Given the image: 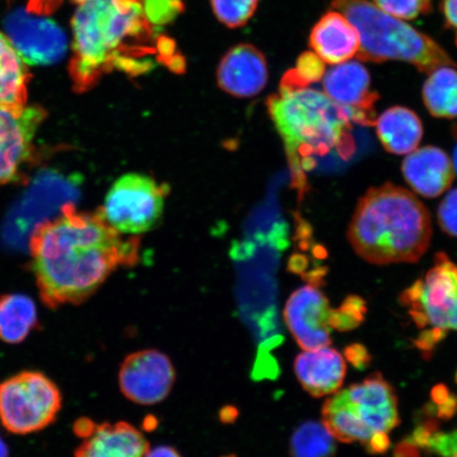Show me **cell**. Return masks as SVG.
<instances>
[{
    "instance_id": "6da1fadb",
    "label": "cell",
    "mask_w": 457,
    "mask_h": 457,
    "mask_svg": "<svg viewBox=\"0 0 457 457\" xmlns=\"http://www.w3.org/2000/svg\"><path fill=\"white\" fill-rule=\"evenodd\" d=\"M29 248L39 296L54 310L81 304L118 267L135 265L139 242L124 238L99 212H78L67 204L34 228Z\"/></svg>"
},
{
    "instance_id": "7a4b0ae2",
    "label": "cell",
    "mask_w": 457,
    "mask_h": 457,
    "mask_svg": "<svg viewBox=\"0 0 457 457\" xmlns=\"http://www.w3.org/2000/svg\"><path fill=\"white\" fill-rule=\"evenodd\" d=\"M267 104L287 151L300 195L305 192V175L313 168V156L337 150L348 159L355 151L351 130L352 122L358 124L356 112L337 104L327 95L308 87H281Z\"/></svg>"
},
{
    "instance_id": "3957f363",
    "label": "cell",
    "mask_w": 457,
    "mask_h": 457,
    "mask_svg": "<svg viewBox=\"0 0 457 457\" xmlns=\"http://www.w3.org/2000/svg\"><path fill=\"white\" fill-rule=\"evenodd\" d=\"M73 56L70 73L78 93L88 90L111 68L145 71L128 55L129 43L145 41L152 29L142 0H89L72 19Z\"/></svg>"
},
{
    "instance_id": "277c9868",
    "label": "cell",
    "mask_w": 457,
    "mask_h": 457,
    "mask_svg": "<svg viewBox=\"0 0 457 457\" xmlns=\"http://www.w3.org/2000/svg\"><path fill=\"white\" fill-rule=\"evenodd\" d=\"M347 237L357 254L371 264L415 262L430 245V214L403 187L370 188L359 200Z\"/></svg>"
},
{
    "instance_id": "5b68a950",
    "label": "cell",
    "mask_w": 457,
    "mask_h": 457,
    "mask_svg": "<svg viewBox=\"0 0 457 457\" xmlns=\"http://www.w3.org/2000/svg\"><path fill=\"white\" fill-rule=\"evenodd\" d=\"M331 7L356 28L360 61L405 62L425 73L442 66L456 67V62L433 38L388 15L369 0H333Z\"/></svg>"
},
{
    "instance_id": "8992f818",
    "label": "cell",
    "mask_w": 457,
    "mask_h": 457,
    "mask_svg": "<svg viewBox=\"0 0 457 457\" xmlns=\"http://www.w3.org/2000/svg\"><path fill=\"white\" fill-rule=\"evenodd\" d=\"M61 408L60 388L39 371H21L0 384V422L17 436L44 430Z\"/></svg>"
},
{
    "instance_id": "52a82bcc",
    "label": "cell",
    "mask_w": 457,
    "mask_h": 457,
    "mask_svg": "<svg viewBox=\"0 0 457 457\" xmlns=\"http://www.w3.org/2000/svg\"><path fill=\"white\" fill-rule=\"evenodd\" d=\"M163 188L146 175H124L107 193L99 213L108 225L123 236L150 231L163 213Z\"/></svg>"
},
{
    "instance_id": "ba28073f",
    "label": "cell",
    "mask_w": 457,
    "mask_h": 457,
    "mask_svg": "<svg viewBox=\"0 0 457 457\" xmlns=\"http://www.w3.org/2000/svg\"><path fill=\"white\" fill-rule=\"evenodd\" d=\"M419 328L431 324L447 330L449 312L457 301V266L445 253H437L434 266L400 296Z\"/></svg>"
},
{
    "instance_id": "9c48e42d",
    "label": "cell",
    "mask_w": 457,
    "mask_h": 457,
    "mask_svg": "<svg viewBox=\"0 0 457 457\" xmlns=\"http://www.w3.org/2000/svg\"><path fill=\"white\" fill-rule=\"evenodd\" d=\"M46 119L42 107H0V187L21 179L34 156V138Z\"/></svg>"
},
{
    "instance_id": "30bf717a",
    "label": "cell",
    "mask_w": 457,
    "mask_h": 457,
    "mask_svg": "<svg viewBox=\"0 0 457 457\" xmlns=\"http://www.w3.org/2000/svg\"><path fill=\"white\" fill-rule=\"evenodd\" d=\"M175 382V370L163 353L145 350L125 358L119 385L124 396L135 403L152 405L168 397Z\"/></svg>"
},
{
    "instance_id": "8fae6325",
    "label": "cell",
    "mask_w": 457,
    "mask_h": 457,
    "mask_svg": "<svg viewBox=\"0 0 457 457\" xmlns=\"http://www.w3.org/2000/svg\"><path fill=\"white\" fill-rule=\"evenodd\" d=\"M330 311L327 296L317 286L308 284L291 295L284 311L285 322L305 351L330 345Z\"/></svg>"
},
{
    "instance_id": "7c38bea8",
    "label": "cell",
    "mask_w": 457,
    "mask_h": 457,
    "mask_svg": "<svg viewBox=\"0 0 457 457\" xmlns=\"http://www.w3.org/2000/svg\"><path fill=\"white\" fill-rule=\"evenodd\" d=\"M7 30L11 42L29 64H53L66 54L65 33L54 21L16 12L10 16Z\"/></svg>"
},
{
    "instance_id": "4fadbf2b",
    "label": "cell",
    "mask_w": 457,
    "mask_h": 457,
    "mask_svg": "<svg viewBox=\"0 0 457 457\" xmlns=\"http://www.w3.org/2000/svg\"><path fill=\"white\" fill-rule=\"evenodd\" d=\"M325 95L337 104L352 108L358 124L370 127L376 123L375 103L379 96L370 90V76L359 62H341L323 77Z\"/></svg>"
},
{
    "instance_id": "5bb4252c",
    "label": "cell",
    "mask_w": 457,
    "mask_h": 457,
    "mask_svg": "<svg viewBox=\"0 0 457 457\" xmlns=\"http://www.w3.org/2000/svg\"><path fill=\"white\" fill-rule=\"evenodd\" d=\"M76 433L83 442L74 457H145L150 449L143 434L128 422L95 425L81 420Z\"/></svg>"
},
{
    "instance_id": "9a60e30c",
    "label": "cell",
    "mask_w": 457,
    "mask_h": 457,
    "mask_svg": "<svg viewBox=\"0 0 457 457\" xmlns=\"http://www.w3.org/2000/svg\"><path fill=\"white\" fill-rule=\"evenodd\" d=\"M217 79L222 90L238 98L259 95L268 81L264 54L251 45H238L221 60Z\"/></svg>"
},
{
    "instance_id": "2e32d148",
    "label": "cell",
    "mask_w": 457,
    "mask_h": 457,
    "mask_svg": "<svg viewBox=\"0 0 457 457\" xmlns=\"http://www.w3.org/2000/svg\"><path fill=\"white\" fill-rule=\"evenodd\" d=\"M403 173L409 186L427 198L442 195L454 180L453 162L436 146H425L410 153L403 163Z\"/></svg>"
},
{
    "instance_id": "e0dca14e",
    "label": "cell",
    "mask_w": 457,
    "mask_h": 457,
    "mask_svg": "<svg viewBox=\"0 0 457 457\" xmlns=\"http://www.w3.org/2000/svg\"><path fill=\"white\" fill-rule=\"evenodd\" d=\"M295 370L304 390L317 398L338 391L346 374L341 353L327 346L300 353L295 359Z\"/></svg>"
},
{
    "instance_id": "ac0fdd59",
    "label": "cell",
    "mask_w": 457,
    "mask_h": 457,
    "mask_svg": "<svg viewBox=\"0 0 457 457\" xmlns=\"http://www.w3.org/2000/svg\"><path fill=\"white\" fill-rule=\"evenodd\" d=\"M310 46L325 62L338 65L357 55L360 37L345 15L329 11L312 29Z\"/></svg>"
},
{
    "instance_id": "d6986e66",
    "label": "cell",
    "mask_w": 457,
    "mask_h": 457,
    "mask_svg": "<svg viewBox=\"0 0 457 457\" xmlns=\"http://www.w3.org/2000/svg\"><path fill=\"white\" fill-rule=\"evenodd\" d=\"M30 79L27 62L11 39L0 32V107L24 110Z\"/></svg>"
},
{
    "instance_id": "ffe728a7",
    "label": "cell",
    "mask_w": 457,
    "mask_h": 457,
    "mask_svg": "<svg viewBox=\"0 0 457 457\" xmlns=\"http://www.w3.org/2000/svg\"><path fill=\"white\" fill-rule=\"evenodd\" d=\"M375 124L381 145L395 155L414 152L421 141L420 119L409 108L392 107L382 113Z\"/></svg>"
},
{
    "instance_id": "44dd1931",
    "label": "cell",
    "mask_w": 457,
    "mask_h": 457,
    "mask_svg": "<svg viewBox=\"0 0 457 457\" xmlns=\"http://www.w3.org/2000/svg\"><path fill=\"white\" fill-rule=\"evenodd\" d=\"M323 425L333 436L343 443H367L375 433L360 419L342 391L325 402Z\"/></svg>"
},
{
    "instance_id": "7402d4cb",
    "label": "cell",
    "mask_w": 457,
    "mask_h": 457,
    "mask_svg": "<svg viewBox=\"0 0 457 457\" xmlns=\"http://www.w3.org/2000/svg\"><path fill=\"white\" fill-rule=\"evenodd\" d=\"M37 325L36 303L24 295L0 298V340L17 345L24 341Z\"/></svg>"
},
{
    "instance_id": "603a6c76",
    "label": "cell",
    "mask_w": 457,
    "mask_h": 457,
    "mask_svg": "<svg viewBox=\"0 0 457 457\" xmlns=\"http://www.w3.org/2000/svg\"><path fill=\"white\" fill-rule=\"evenodd\" d=\"M453 66H442L428 73L422 88V98L432 116L457 118V71Z\"/></svg>"
},
{
    "instance_id": "cb8c5ba5",
    "label": "cell",
    "mask_w": 457,
    "mask_h": 457,
    "mask_svg": "<svg viewBox=\"0 0 457 457\" xmlns=\"http://www.w3.org/2000/svg\"><path fill=\"white\" fill-rule=\"evenodd\" d=\"M336 442L327 427L317 421H306L290 439L293 457H335Z\"/></svg>"
},
{
    "instance_id": "d4e9b609",
    "label": "cell",
    "mask_w": 457,
    "mask_h": 457,
    "mask_svg": "<svg viewBox=\"0 0 457 457\" xmlns=\"http://www.w3.org/2000/svg\"><path fill=\"white\" fill-rule=\"evenodd\" d=\"M342 393L348 402L359 407L374 408L397 403L394 388L380 373L370 375L361 384L353 385Z\"/></svg>"
},
{
    "instance_id": "484cf974",
    "label": "cell",
    "mask_w": 457,
    "mask_h": 457,
    "mask_svg": "<svg viewBox=\"0 0 457 457\" xmlns=\"http://www.w3.org/2000/svg\"><path fill=\"white\" fill-rule=\"evenodd\" d=\"M217 19L230 28L247 24L257 8L259 0H211Z\"/></svg>"
},
{
    "instance_id": "4316f807",
    "label": "cell",
    "mask_w": 457,
    "mask_h": 457,
    "mask_svg": "<svg viewBox=\"0 0 457 457\" xmlns=\"http://www.w3.org/2000/svg\"><path fill=\"white\" fill-rule=\"evenodd\" d=\"M365 313L367 305L363 299L357 295L347 296L339 310L330 311V328L340 331L355 329L364 321Z\"/></svg>"
},
{
    "instance_id": "83f0119b",
    "label": "cell",
    "mask_w": 457,
    "mask_h": 457,
    "mask_svg": "<svg viewBox=\"0 0 457 457\" xmlns=\"http://www.w3.org/2000/svg\"><path fill=\"white\" fill-rule=\"evenodd\" d=\"M351 405L360 416V419L374 432H390L392 428L399 425L397 403H391L374 408L359 407V405L352 403Z\"/></svg>"
},
{
    "instance_id": "f1b7e54d",
    "label": "cell",
    "mask_w": 457,
    "mask_h": 457,
    "mask_svg": "<svg viewBox=\"0 0 457 457\" xmlns=\"http://www.w3.org/2000/svg\"><path fill=\"white\" fill-rule=\"evenodd\" d=\"M380 10L402 20H415L432 11L433 0H373Z\"/></svg>"
},
{
    "instance_id": "f546056e",
    "label": "cell",
    "mask_w": 457,
    "mask_h": 457,
    "mask_svg": "<svg viewBox=\"0 0 457 457\" xmlns=\"http://www.w3.org/2000/svg\"><path fill=\"white\" fill-rule=\"evenodd\" d=\"M142 5L147 21L154 26L169 24L184 9L180 0H142Z\"/></svg>"
},
{
    "instance_id": "4dcf8cb0",
    "label": "cell",
    "mask_w": 457,
    "mask_h": 457,
    "mask_svg": "<svg viewBox=\"0 0 457 457\" xmlns=\"http://www.w3.org/2000/svg\"><path fill=\"white\" fill-rule=\"evenodd\" d=\"M296 76L306 86L319 82L325 74V62L313 51H305L299 56L295 68Z\"/></svg>"
},
{
    "instance_id": "1f68e13d",
    "label": "cell",
    "mask_w": 457,
    "mask_h": 457,
    "mask_svg": "<svg viewBox=\"0 0 457 457\" xmlns=\"http://www.w3.org/2000/svg\"><path fill=\"white\" fill-rule=\"evenodd\" d=\"M438 222L445 233L457 237V188L450 191L439 205Z\"/></svg>"
},
{
    "instance_id": "d6a6232c",
    "label": "cell",
    "mask_w": 457,
    "mask_h": 457,
    "mask_svg": "<svg viewBox=\"0 0 457 457\" xmlns=\"http://www.w3.org/2000/svg\"><path fill=\"white\" fill-rule=\"evenodd\" d=\"M426 450L444 457H457V430L451 433L438 430L434 433Z\"/></svg>"
},
{
    "instance_id": "836d02e7",
    "label": "cell",
    "mask_w": 457,
    "mask_h": 457,
    "mask_svg": "<svg viewBox=\"0 0 457 457\" xmlns=\"http://www.w3.org/2000/svg\"><path fill=\"white\" fill-rule=\"evenodd\" d=\"M345 356L347 361L350 362L353 368L358 370H363L370 367L371 357L368 348L360 343H353V345L346 346L345 350Z\"/></svg>"
},
{
    "instance_id": "e575fe53",
    "label": "cell",
    "mask_w": 457,
    "mask_h": 457,
    "mask_svg": "<svg viewBox=\"0 0 457 457\" xmlns=\"http://www.w3.org/2000/svg\"><path fill=\"white\" fill-rule=\"evenodd\" d=\"M445 337V330L434 328L430 330L422 331L419 338L415 340V345L425 353H431L437 343L441 342Z\"/></svg>"
},
{
    "instance_id": "d590c367",
    "label": "cell",
    "mask_w": 457,
    "mask_h": 457,
    "mask_svg": "<svg viewBox=\"0 0 457 457\" xmlns=\"http://www.w3.org/2000/svg\"><path fill=\"white\" fill-rule=\"evenodd\" d=\"M457 410V397L451 394L447 402L443 404L434 405L433 403L428 404L425 411L428 415H436L439 419L449 420L453 417Z\"/></svg>"
},
{
    "instance_id": "8d00e7d4",
    "label": "cell",
    "mask_w": 457,
    "mask_h": 457,
    "mask_svg": "<svg viewBox=\"0 0 457 457\" xmlns=\"http://www.w3.org/2000/svg\"><path fill=\"white\" fill-rule=\"evenodd\" d=\"M363 445L365 450L370 454H385L391 447L390 438L385 432H375Z\"/></svg>"
},
{
    "instance_id": "74e56055",
    "label": "cell",
    "mask_w": 457,
    "mask_h": 457,
    "mask_svg": "<svg viewBox=\"0 0 457 457\" xmlns=\"http://www.w3.org/2000/svg\"><path fill=\"white\" fill-rule=\"evenodd\" d=\"M60 2L61 0H31L29 4V11L37 14L50 13L60 4ZM72 2L81 4L89 0H72Z\"/></svg>"
},
{
    "instance_id": "f35d334b",
    "label": "cell",
    "mask_w": 457,
    "mask_h": 457,
    "mask_svg": "<svg viewBox=\"0 0 457 457\" xmlns=\"http://www.w3.org/2000/svg\"><path fill=\"white\" fill-rule=\"evenodd\" d=\"M441 10L445 27L457 30V0H442Z\"/></svg>"
},
{
    "instance_id": "ab89813d",
    "label": "cell",
    "mask_w": 457,
    "mask_h": 457,
    "mask_svg": "<svg viewBox=\"0 0 457 457\" xmlns=\"http://www.w3.org/2000/svg\"><path fill=\"white\" fill-rule=\"evenodd\" d=\"M419 450L409 439H404L403 442L397 445L393 457H420Z\"/></svg>"
},
{
    "instance_id": "60d3db41",
    "label": "cell",
    "mask_w": 457,
    "mask_h": 457,
    "mask_svg": "<svg viewBox=\"0 0 457 457\" xmlns=\"http://www.w3.org/2000/svg\"><path fill=\"white\" fill-rule=\"evenodd\" d=\"M145 457H182L179 451L170 445H158L154 449H148Z\"/></svg>"
},
{
    "instance_id": "b9f144b4",
    "label": "cell",
    "mask_w": 457,
    "mask_h": 457,
    "mask_svg": "<svg viewBox=\"0 0 457 457\" xmlns=\"http://www.w3.org/2000/svg\"><path fill=\"white\" fill-rule=\"evenodd\" d=\"M451 396L449 388L445 385H437L432 388L431 400L434 405L443 404Z\"/></svg>"
},
{
    "instance_id": "7bdbcfd3",
    "label": "cell",
    "mask_w": 457,
    "mask_h": 457,
    "mask_svg": "<svg viewBox=\"0 0 457 457\" xmlns=\"http://www.w3.org/2000/svg\"><path fill=\"white\" fill-rule=\"evenodd\" d=\"M447 329L457 330V301L451 312H449L447 320Z\"/></svg>"
},
{
    "instance_id": "ee69618b",
    "label": "cell",
    "mask_w": 457,
    "mask_h": 457,
    "mask_svg": "<svg viewBox=\"0 0 457 457\" xmlns=\"http://www.w3.org/2000/svg\"><path fill=\"white\" fill-rule=\"evenodd\" d=\"M0 457H9L7 445H5L2 437H0Z\"/></svg>"
},
{
    "instance_id": "f6af8a7d",
    "label": "cell",
    "mask_w": 457,
    "mask_h": 457,
    "mask_svg": "<svg viewBox=\"0 0 457 457\" xmlns=\"http://www.w3.org/2000/svg\"><path fill=\"white\" fill-rule=\"evenodd\" d=\"M457 136V134L455 135ZM453 168L456 171V174H457V143H456V145L454 147V152H453Z\"/></svg>"
},
{
    "instance_id": "bcb514c9",
    "label": "cell",
    "mask_w": 457,
    "mask_h": 457,
    "mask_svg": "<svg viewBox=\"0 0 457 457\" xmlns=\"http://www.w3.org/2000/svg\"><path fill=\"white\" fill-rule=\"evenodd\" d=\"M455 380H456V382H457V373H456V376H455Z\"/></svg>"
}]
</instances>
